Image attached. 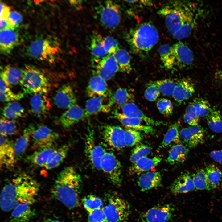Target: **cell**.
Segmentation results:
<instances>
[{
  "instance_id": "bcb514c9",
  "label": "cell",
  "mask_w": 222,
  "mask_h": 222,
  "mask_svg": "<svg viewBox=\"0 0 222 222\" xmlns=\"http://www.w3.org/2000/svg\"><path fill=\"white\" fill-rule=\"evenodd\" d=\"M82 203L88 213L104 207V203L101 199L93 195L84 197L82 199Z\"/></svg>"
},
{
  "instance_id": "83f0119b",
  "label": "cell",
  "mask_w": 222,
  "mask_h": 222,
  "mask_svg": "<svg viewBox=\"0 0 222 222\" xmlns=\"http://www.w3.org/2000/svg\"><path fill=\"white\" fill-rule=\"evenodd\" d=\"M104 80L96 74L90 79L86 88V93L90 98L108 95L109 91L107 83Z\"/></svg>"
},
{
  "instance_id": "44dd1931",
  "label": "cell",
  "mask_w": 222,
  "mask_h": 222,
  "mask_svg": "<svg viewBox=\"0 0 222 222\" xmlns=\"http://www.w3.org/2000/svg\"><path fill=\"white\" fill-rule=\"evenodd\" d=\"M57 147L54 143L39 148L27 158V160L35 166L45 167Z\"/></svg>"
},
{
  "instance_id": "7a4b0ae2",
  "label": "cell",
  "mask_w": 222,
  "mask_h": 222,
  "mask_svg": "<svg viewBox=\"0 0 222 222\" xmlns=\"http://www.w3.org/2000/svg\"><path fill=\"white\" fill-rule=\"evenodd\" d=\"M39 186L33 178L21 173L13 178L3 187L0 195L1 209L12 211L18 204L24 202H35Z\"/></svg>"
},
{
  "instance_id": "db71d44e",
  "label": "cell",
  "mask_w": 222,
  "mask_h": 222,
  "mask_svg": "<svg viewBox=\"0 0 222 222\" xmlns=\"http://www.w3.org/2000/svg\"><path fill=\"white\" fill-rule=\"evenodd\" d=\"M157 106L160 113L165 116H170L173 113V105L168 99L166 98L159 99L157 102Z\"/></svg>"
},
{
  "instance_id": "836d02e7",
  "label": "cell",
  "mask_w": 222,
  "mask_h": 222,
  "mask_svg": "<svg viewBox=\"0 0 222 222\" xmlns=\"http://www.w3.org/2000/svg\"><path fill=\"white\" fill-rule=\"evenodd\" d=\"M158 51L164 67L166 69H171L175 67V57L172 47L168 44L161 45Z\"/></svg>"
},
{
  "instance_id": "9f6ffc18",
  "label": "cell",
  "mask_w": 222,
  "mask_h": 222,
  "mask_svg": "<svg viewBox=\"0 0 222 222\" xmlns=\"http://www.w3.org/2000/svg\"><path fill=\"white\" fill-rule=\"evenodd\" d=\"M103 43L107 54L113 55L119 48L118 42L112 37L103 38Z\"/></svg>"
},
{
  "instance_id": "5b68a950",
  "label": "cell",
  "mask_w": 222,
  "mask_h": 222,
  "mask_svg": "<svg viewBox=\"0 0 222 222\" xmlns=\"http://www.w3.org/2000/svg\"><path fill=\"white\" fill-rule=\"evenodd\" d=\"M25 93H47L50 84L45 74L35 67L27 65L23 70V74L19 82Z\"/></svg>"
},
{
  "instance_id": "d590c367",
  "label": "cell",
  "mask_w": 222,
  "mask_h": 222,
  "mask_svg": "<svg viewBox=\"0 0 222 222\" xmlns=\"http://www.w3.org/2000/svg\"><path fill=\"white\" fill-rule=\"evenodd\" d=\"M103 38L100 35L94 34L91 39L90 50L94 59L97 63L107 54L104 47Z\"/></svg>"
},
{
  "instance_id": "1f68e13d",
  "label": "cell",
  "mask_w": 222,
  "mask_h": 222,
  "mask_svg": "<svg viewBox=\"0 0 222 222\" xmlns=\"http://www.w3.org/2000/svg\"><path fill=\"white\" fill-rule=\"evenodd\" d=\"M189 151L188 148L183 145L175 144L171 148L166 161L171 165L183 163L187 157Z\"/></svg>"
},
{
  "instance_id": "681fc988",
  "label": "cell",
  "mask_w": 222,
  "mask_h": 222,
  "mask_svg": "<svg viewBox=\"0 0 222 222\" xmlns=\"http://www.w3.org/2000/svg\"><path fill=\"white\" fill-rule=\"evenodd\" d=\"M151 148L143 144H138L133 148L131 153L130 160L134 163L141 158L146 157L150 154Z\"/></svg>"
},
{
  "instance_id": "6f0895ef",
  "label": "cell",
  "mask_w": 222,
  "mask_h": 222,
  "mask_svg": "<svg viewBox=\"0 0 222 222\" xmlns=\"http://www.w3.org/2000/svg\"><path fill=\"white\" fill-rule=\"evenodd\" d=\"M89 222H108L103 208L88 213Z\"/></svg>"
},
{
  "instance_id": "30bf717a",
  "label": "cell",
  "mask_w": 222,
  "mask_h": 222,
  "mask_svg": "<svg viewBox=\"0 0 222 222\" xmlns=\"http://www.w3.org/2000/svg\"><path fill=\"white\" fill-rule=\"evenodd\" d=\"M59 137L57 133L47 126L33 125L31 138L33 148L38 149L54 143Z\"/></svg>"
},
{
  "instance_id": "f907efd6",
  "label": "cell",
  "mask_w": 222,
  "mask_h": 222,
  "mask_svg": "<svg viewBox=\"0 0 222 222\" xmlns=\"http://www.w3.org/2000/svg\"><path fill=\"white\" fill-rule=\"evenodd\" d=\"M160 92L163 95L170 96L172 95L176 82L171 79H165L154 82Z\"/></svg>"
},
{
  "instance_id": "3957f363",
  "label": "cell",
  "mask_w": 222,
  "mask_h": 222,
  "mask_svg": "<svg viewBox=\"0 0 222 222\" xmlns=\"http://www.w3.org/2000/svg\"><path fill=\"white\" fill-rule=\"evenodd\" d=\"M81 177L72 166L64 168L58 174L51 190L53 197L70 209L77 207L81 188Z\"/></svg>"
},
{
  "instance_id": "ffe728a7",
  "label": "cell",
  "mask_w": 222,
  "mask_h": 222,
  "mask_svg": "<svg viewBox=\"0 0 222 222\" xmlns=\"http://www.w3.org/2000/svg\"><path fill=\"white\" fill-rule=\"evenodd\" d=\"M19 35L15 29L8 28L0 31V48L4 54H9L18 44Z\"/></svg>"
},
{
  "instance_id": "b9f144b4",
  "label": "cell",
  "mask_w": 222,
  "mask_h": 222,
  "mask_svg": "<svg viewBox=\"0 0 222 222\" xmlns=\"http://www.w3.org/2000/svg\"><path fill=\"white\" fill-rule=\"evenodd\" d=\"M205 170L212 189L217 188L221 180L222 176L221 171L215 165L212 164L208 166Z\"/></svg>"
},
{
  "instance_id": "9a60e30c",
  "label": "cell",
  "mask_w": 222,
  "mask_h": 222,
  "mask_svg": "<svg viewBox=\"0 0 222 222\" xmlns=\"http://www.w3.org/2000/svg\"><path fill=\"white\" fill-rule=\"evenodd\" d=\"M172 46L175 57V67L183 69L191 66L194 58L193 53L189 47L181 42Z\"/></svg>"
},
{
  "instance_id": "03108f58",
  "label": "cell",
  "mask_w": 222,
  "mask_h": 222,
  "mask_svg": "<svg viewBox=\"0 0 222 222\" xmlns=\"http://www.w3.org/2000/svg\"><path fill=\"white\" fill-rule=\"evenodd\" d=\"M70 3L72 5H73L75 7L78 8L81 4V1H71Z\"/></svg>"
},
{
  "instance_id": "6da1fadb",
  "label": "cell",
  "mask_w": 222,
  "mask_h": 222,
  "mask_svg": "<svg viewBox=\"0 0 222 222\" xmlns=\"http://www.w3.org/2000/svg\"><path fill=\"white\" fill-rule=\"evenodd\" d=\"M195 7L193 3L182 1L168 2L158 11L164 18L167 29L176 39L188 37L196 23Z\"/></svg>"
},
{
  "instance_id": "2e32d148",
  "label": "cell",
  "mask_w": 222,
  "mask_h": 222,
  "mask_svg": "<svg viewBox=\"0 0 222 222\" xmlns=\"http://www.w3.org/2000/svg\"><path fill=\"white\" fill-rule=\"evenodd\" d=\"M14 144L6 137L1 135L0 165L1 168L13 166L16 161Z\"/></svg>"
},
{
  "instance_id": "f1b7e54d",
  "label": "cell",
  "mask_w": 222,
  "mask_h": 222,
  "mask_svg": "<svg viewBox=\"0 0 222 222\" xmlns=\"http://www.w3.org/2000/svg\"><path fill=\"white\" fill-rule=\"evenodd\" d=\"M119 108L121 111V113L127 116L139 119L148 125H158L161 123L146 115L134 102L127 103Z\"/></svg>"
},
{
  "instance_id": "52a82bcc",
  "label": "cell",
  "mask_w": 222,
  "mask_h": 222,
  "mask_svg": "<svg viewBox=\"0 0 222 222\" xmlns=\"http://www.w3.org/2000/svg\"><path fill=\"white\" fill-rule=\"evenodd\" d=\"M106 203L103 209L108 222H123L130 213L129 203L122 198L113 194L106 195Z\"/></svg>"
},
{
  "instance_id": "94428289",
  "label": "cell",
  "mask_w": 222,
  "mask_h": 222,
  "mask_svg": "<svg viewBox=\"0 0 222 222\" xmlns=\"http://www.w3.org/2000/svg\"><path fill=\"white\" fill-rule=\"evenodd\" d=\"M0 20L7 19L10 14V9L1 2Z\"/></svg>"
},
{
  "instance_id": "8d00e7d4",
  "label": "cell",
  "mask_w": 222,
  "mask_h": 222,
  "mask_svg": "<svg viewBox=\"0 0 222 222\" xmlns=\"http://www.w3.org/2000/svg\"><path fill=\"white\" fill-rule=\"evenodd\" d=\"M113 55L117 63L120 71L127 73L131 72L132 68L130 56L126 50L119 48Z\"/></svg>"
},
{
  "instance_id": "ab89813d",
  "label": "cell",
  "mask_w": 222,
  "mask_h": 222,
  "mask_svg": "<svg viewBox=\"0 0 222 222\" xmlns=\"http://www.w3.org/2000/svg\"><path fill=\"white\" fill-rule=\"evenodd\" d=\"M179 126V125L177 123H175L170 126L159 145L158 148V150L167 146L172 142H175L177 144L180 142Z\"/></svg>"
},
{
  "instance_id": "11a10c76",
  "label": "cell",
  "mask_w": 222,
  "mask_h": 222,
  "mask_svg": "<svg viewBox=\"0 0 222 222\" xmlns=\"http://www.w3.org/2000/svg\"><path fill=\"white\" fill-rule=\"evenodd\" d=\"M160 94V92L155 82H150L147 84L144 93V97L147 100L154 101L159 96Z\"/></svg>"
},
{
  "instance_id": "cb8c5ba5",
  "label": "cell",
  "mask_w": 222,
  "mask_h": 222,
  "mask_svg": "<svg viewBox=\"0 0 222 222\" xmlns=\"http://www.w3.org/2000/svg\"><path fill=\"white\" fill-rule=\"evenodd\" d=\"M113 118H116L126 127L142 131L146 133L153 134L155 130L152 126L145 125L142 124V121L138 118L126 116L118 111L113 113Z\"/></svg>"
},
{
  "instance_id": "74e56055",
  "label": "cell",
  "mask_w": 222,
  "mask_h": 222,
  "mask_svg": "<svg viewBox=\"0 0 222 222\" xmlns=\"http://www.w3.org/2000/svg\"><path fill=\"white\" fill-rule=\"evenodd\" d=\"M24 108L18 102L14 101L9 103L3 108L2 114L8 119H15L23 117L24 115Z\"/></svg>"
},
{
  "instance_id": "277c9868",
  "label": "cell",
  "mask_w": 222,
  "mask_h": 222,
  "mask_svg": "<svg viewBox=\"0 0 222 222\" xmlns=\"http://www.w3.org/2000/svg\"><path fill=\"white\" fill-rule=\"evenodd\" d=\"M159 39L158 31L149 22L137 25L131 29L126 36V40L131 50L141 56L147 54L157 43Z\"/></svg>"
},
{
  "instance_id": "4fadbf2b",
  "label": "cell",
  "mask_w": 222,
  "mask_h": 222,
  "mask_svg": "<svg viewBox=\"0 0 222 222\" xmlns=\"http://www.w3.org/2000/svg\"><path fill=\"white\" fill-rule=\"evenodd\" d=\"M112 94L91 98L86 103L85 116H88L99 113H108L114 104Z\"/></svg>"
},
{
  "instance_id": "680465c9",
  "label": "cell",
  "mask_w": 222,
  "mask_h": 222,
  "mask_svg": "<svg viewBox=\"0 0 222 222\" xmlns=\"http://www.w3.org/2000/svg\"><path fill=\"white\" fill-rule=\"evenodd\" d=\"M189 128L198 143H203L204 136V131L203 128L199 125L191 126Z\"/></svg>"
},
{
  "instance_id": "4dcf8cb0",
  "label": "cell",
  "mask_w": 222,
  "mask_h": 222,
  "mask_svg": "<svg viewBox=\"0 0 222 222\" xmlns=\"http://www.w3.org/2000/svg\"><path fill=\"white\" fill-rule=\"evenodd\" d=\"M33 129V124L28 126L14 142V148L16 160L20 158L26 151L31 138Z\"/></svg>"
},
{
  "instance_id": "c3c4849f",
  "label": "cell",
  "mask_w": 222,
  "mask_h": 222,
  "mask_svg": "<svg viewBox=\"0 0 222 222\" xmlns=\"http://www.w3.org/2000/svg\"><path fill=\"white\" fill-rule=\"evenodd\" d=\"M124 131L125 142L126 146H132L138 144L141 141L142 137L139 131L126 127Z\"/></svg>"
},
{
  "instance_id": "f35d334b",
  "label": "cell",
  "mask_w": 222,
  "mask_h": 222,
  "mask_svg": "<svg viewBox=\"0 0 222 222\" xmlns=\"http://www.w3.org/2000/svg\"><path fill=\"white\" fill-rule=\"evenodd\" d=\"M112 98L114 104L121 107L127 103L134 102L133 94L126 88H120L112 94Z\"/></svg>"
},
{
  "instance_id": "60d3db41",
  "label": "cell",
  "mask_w": 222,
  "mask_h": 222,
  "mask_svg": "<svg viewBox=\"0 0 222 222\" xmlns=\"http://www.w3.org/2000/svg\"><path fill=\"white\" fill-rule=\"evenodd\" d=\"M23 93H15L10 89L9 86L0 78V98L2 102L16 101L23 98Z\"/></svg>"
},
{
  "instance_id": "9c48e42d",
  "label": "cell",
  "mask_w": 222,
  "mask_h": 222,
  "mask_svg": "<svg viewBox=\"0 0 222 222\" xmlns=\"http://www.w3.org/2000/svg\"><path fill=\"white\" fill-rule=\"evenodd\" d=\"M101 170L106 175L109 180L117 186L122 182V166L120 161L112 152L106 151L100 162Z\"/></svg>"
},
{
  "instance_id": "8992f818",
  "label": "cell",
  "mask_w": 222,
  "mask_h": 222,
  "mask_svg": "<svg viewBox=\"0 0 222 222\" xmlns=\"http://www.w3.org/2000/svg\"><path fill=\"white\" fill-rule=\"evenodd\" d=\"M60 50L58 41L54 38L48 37L33 41L29 46L27 52L33 58L52 63Z\"/></svg>"
},
{
  "instance_id": "e575fe53",
  "label": "cell",
  "mask_w": 222,
  "mask_h": 222,
  "mask_svg": "<svg viewBox=\"0 0 222 222\" xmlns=\"http://www.w3.org/2000/svg\"><path fill=\"white\" fill-rule=\"evenodd\" d=\"M69 144H65L55 150L44 168L47 170L54 168L60 165L66 158L70 148Z\"/></svg>"
},
{
  "instance_id": "8fae6325",
  "label": "cell",
  "mask_w": 222,
  "mask_h": 222,
  "mask_svg": "<svg viewBox=\"0 0 222 222\" xmlns=\"http://www.w3.org/2000/svg\"><path fill=\"white\" fill-rule=\"evenodd\" d=\"M174 210L172 206L168 204L152 207L141 215V222H169Z\"/></svg>"
},
{
  "instance_id": "ee69618b",
  "label": "cell",
  "mask_w": 222,
  "mask_h": 222,
  "mask_svg": "<svg viewBox=\"0 0 222 222\" xmlns=\"http://www.w3.org/2000/svg\"><path fill=\"white\" fill-rule=\"evenodd\" d=\"M192 177L195 190L212 189L207 179L205 169H199L193 174Z\"/></svg>"
},
{
  "instance_id": "7402d4cb",
  "label": "cell",
  "mask_w": 222,
  "mask_h": 222,
  "mask_svg": "<svg viewBox=\"0 0 222 222\" xmlns=\"http://www.w3.org/2000/svg\"><path fill=\"white\" fill-rule=\"evenodd\" d=\"M195 92L193 82L189 79H182L176 82L172 96L179 103L191 97Z\"/></svg>"
},
{
  "instance_id": "6125c7cd",
  "label": "cell",
  "mask_w": 222,
  "mask_h": 222,
  "mask_svg": "<svg viewBox=\"0 0 222 222\" xmlns=\"http://www.w3.org/2000/svg\"><path fill=\"white\" fill-rule=\"evenodd\" d=\"M209 155L214 161L222 165V149L212 151Z\"/></svg>"
},
{
  "instance_id": "7bdbcfd3",
  "label": "cell",
  "mask_w": 222,
  "mask_h": 222,
  "mask_svg": "<svg viewBox=\"0 0 222 222\" xmlns=\"http://www.w3.org/2000/svg\"><path fill=\"white\" fill-rule=\"evenodd\" d=\"M206 117L208 126L211 130L216 133L222 132V117L219 110L212 109Z\"/></svg>"
},
{
  "instance_id": "003e7915",
  "label": "cell",
  "mask_w": 222,
  "mask_h": 222,
  "mask_svg": "<svg viewBox=\"0 0 222 222\" xmlns=\"http://www.w3.org/2000/svg\"><path fill=\"white\" fill-rule=\"evenodd\" d=\"M216 76L222 82V71L217 72L216 74Z\"/></svg>"
},
{
  "instance_id": "816d5d0a",
  "label": "cell",
  "mask_w": 222,
  "mask_h": 222,
  "mask_svg": "<svg viewBox=\"0 0 222 222\" xmlns=\"http://www.w3.org/2000/svg\"><path fill=\"white\" fill-rule=\"evenodd\" d=\"M180 140L189 148L195 147L199 144L189 128L182 129L179 132Z\"/></svg>"
},
{
  "instance_id": "4316f807",
  "label": "cell",
  "mask_w": 222,
  "mask_h": 222,
  "mask_svg": "<svg viewBox=\"0 0 222 222\" xmlns=\"http://www.w3.org/2000/svg\"><path fill=\"white\" fill-rule=\"evenodd\" d=\"M162 178L158 172L149 171L140 175L137 183L141 191H146L162 185Z\"/></svg>"
},
{
  "instance_id": "d6986e66",
  "label": "cell",
  "mask_w": 222,
  "mask_h": 222,
  "mask_svg": "<svg viewBox=\"0 0 222 222\" xmlns=\"http://www.w3.org/2000/svg\"><path fill=\"white\" fill-rule=\"evenodd\" d=\"M35 202L27 201L21 203L12 210L10 222H27L35 214L32 206Z\"/></svg>"
},
{
  "instance_id": "e0dca14e",
  "label": "cell",
  "mask_w": 222,
  "mask_h": 222,
  "mask_svg": "<svg viewBox=\"0 0 222 222\" xmlns=\"http://www.w3.org/2000/svg\"><path fill=\"white\" fill-rule=\"evenodd\" d=\"M96 66V74L105 80L110 79L119 70L113 55H108L100 60Z\"/></svg>"
},
{
  "instance_id": "7c38bea8",
  "label": "cell",
  "mask_w": 222,
  "mask_h": 222,
  "mask_svg": "<svg viewBox=\"0 0 222 222\" xmlns=\"http://www.w3.org/2000/svg\"><path fill=\"white\" fill-rule=\"evenodd\" d=\"M104 140L110 146L117 150H121L125 146V131L118 126L107 125L102 128Z\"/></svg>"
},
{
  "instance_id": "7dc6e473",
  "label": "cell",
  "mask_w": 222,
  "mask_h": 222,
  "mask_svg": "<svg viewBox=\"0 0 222 222\" xmlns=\"http://www.w3.org/2000/svg\"><path fill=\"white\" fill-rule=\"evenodd\" d=\"M17 127L15 122L4 117L0 120L1 135L6 137L15 134L17 132Z\"/></svg>"
},
{
  "instance_id": "5bb4252c",
  "label": "cell",
  "mask_w": 222,
  "mask_h": 222,
  "mask_svg": "<svg viewBox=\"0 0 222 222\" xmlns=\"http://www.w3.org/2000/svg\"><path fill=\"white\" fill-rule=\"evenodd\" d=\"M85 149L86 155L91 165L95 169L100 170L101 160L106 151L101 146L95 144L92 131L89 132L86 136Z\"/></svg>"
},
{
  "instance_id": "484cf974",
  "label": "cell",
  "mask_w": 222,
  "mask_h": 222,
  "mask_svg": "<svg viewBox=\"0 0 222 222\" xmlns=\"http://www.w3.org/2000/svg\"><path fill=\"white\" fill-rule=\"evenodd\" d=\"M171 192L174 194L185 193L195 190L192 176L188 173L179 175L171 184Z\"/></svg>"
},
{
  "instance_id": "f6af8a7d",
  "label": "cell",
  "mask_w": 222,
  "mask_h": 222,
  "mask_svg": "<svg viewBox=\"0 0 222 222\" xmlns=\"http://www.w3.org/2000/svg\"><path fill=\"white\" fill-rule=\"evenodd\" d=\"M192 103L195 113L199 118L207 116L212 109L208 102L204 99L196 98Z\"/></svg>"
},
{
  "instance_id": "d4e9b609",
  "label": "cell",
  "mask_w": 222,
  "mask_h": 222,
  "mask_svg": "<svg viewBox=\"0 0 222 222\" xmlns=\"http://www.w3.org/2000/svg\"><path fill=\"white\" fill-rule=\"evenodd\" d=\"M84 116V110L75 104L61 115L60 121L63 127L68 128L79 122Z\"/></svg>"
},
{
  "instance_id": "ac0fdd59",
  "label": "cell",
  "mask_w": 222,
  "mask_h": 222,
  "mask_svg": "<svg viewBox=\"0 0 222 222\" xmlns=\"http://www.w3.org/2000/svg\"><path fill=\"white\" fill-rule=\"evenodd\" d=\"M54 100L57 107L62 109H69L77 101L72 87L68 84L64 85L57 90Z\"/></svg>"
},
{
  "instance_id": "e7e4bbea",
  "label": "cell",
  "mask_w": 222,
  "mask_h": 222,
  "mask_svg": "<svg viewBox=\"0 0 222 222\" xmlns=\"http://www.w3.org/2000/svg\"><path fill=\"white\" fill-rule=\"evenodd\" d=\"M42 222H65L64 221L56 219L49 218L45 219Z\"/></svg>"
},
{
  "instance_id": "be15d7a7",
  "label": "cell",
  "mask_w": 222,
  "mask_h": 222,
  "mask_svg": "<svg viewBox=\"0 0 222 222\" xmlns=\"http://www.w3.org/2000/svg\"><path fill=\"white\" fill-rule=\"evenodd\" d=\"M8 28H11L8 19L6 20H0V31Z\"/></svg>"
},
{
  "instance_id": "603a6c76",
  "label": "cell",
  "mask_w": 222,
  "mask_h": 222,
  "mask_svg": "<svg viewBox=\"0 0 222 222\" xmlns=\"http://www.w3.org/2000/svg\"><path fill=\"white\" fill-rule=\"evenodd\" d=\"M46 94L42 93L35 94L30 100L31 111L35 115L39 117L46 115L51 108L50 100Z\"/></svg>"
},
{
  "instance_id": "f5cc1de1",
  "label": "cell",
  "mask_w": 222,
  "mask_h": 222,
  "mask_svg": "<svg viewBox=\"0 0 222 222\" xmlns=\"http://www.w3.org/2000/svg\"><path fill=\"white\" fill-rule=\"evenodd\" d=\"M184 121L191 126L198 125L199 118L196 115L192 103L187 107L183 116Z\"/></svg>"
},
{
  "instance_id": "91938a15",
  "label": "cell",
  "mask_w": 222,
  "mask_h": 222,
  "mask_svg": "<svg viewBox=\"0 0 222 222\" xmlns=\"http://www.w3.org/2000/svg\"><path fill=\"white\" fill-rule=\"evenodd\" d=\"M22 16L18 12L13 11L10 12L8 21L11 28L15 29L22 21Z\"/></svg>"
},
{
  "instance_id": "f546056e",
  "label": "cell",
  "mask_w": 222,
  "mask_h": 222,
  "mask_svg": "<svg viewBox=\"0 0 222 222\" xmlns=\"http://www.w3.org/2000/svg\"><path fill=\"white\" fill-rule=\"evenodd\" d=\"M162 160L160 157L158 156L150 158L146 157L142 158L133 163L130 171L133 174H138L150 170L156 166Z\"/></svg>"
},
{
  "instance_id": "ba28073f",
  "label": "cell",
  "mask_w": 222,
  "mask_h": 222,
  "mask_svg": "<svg viewBox=\"0 0 222 222\" xmlns=\"http://www.w3.org/2000/svg\"><path fill=\"white\" fill-rule=\"evenodd\" d=\"M97 17L101 24L109 29H114L120 23L121 12L119 6L111 1H105L96 9Z\"/></svg>"
},
{
  "instance_id": "d6a6232c",
  "label": "cell",
  "mask_w": 222,
  "mask_h": 222,
  "mask_svg": "<svg viewBox=\"0 0 222 222\" xmlns=\"http://www.w3.org/2000/svg\"><path fill=\"white\" fill-rule=\"evenodd\" d=\"M23 74V70L10 65H7L1 69L0 76L10 86L19 83Z\"/></svg>"
}]
</instances>
